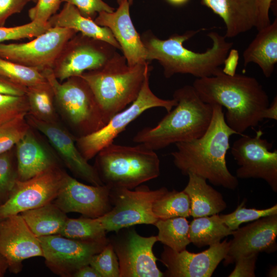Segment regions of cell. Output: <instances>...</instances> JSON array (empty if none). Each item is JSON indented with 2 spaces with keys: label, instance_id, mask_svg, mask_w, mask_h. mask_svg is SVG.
I'll use <instances>...</instances> for the list:
<instances>
[{
  "label": "cell",
  "instance_id": "d590c367",
  "mask_svg": "<svg viewBox=\"0 0 277 277\" xmlns=\"http://www.w3.org/2000/svg\"><path fill=\"white\" fill-rule=\"evenodd\" d=\"M48 22L31 21L23 25L6 27L0 26V43L12 40L35 37L50 28Z\"/></svg>",
  "mask_w": 277,
  "mask_h": 277
},
{
  "label": "cell",
  "instance_id": "3957f363",
  "mask_svg": "<svg viewBox=\"0 0 277 277\" xmlns=\"http://www.w3.org/2000/svg\"><path fill=\"white\" fill-rule=\"evenodd\" d=\"M204 29L174 34L165 39L158 38L150 31H146L141 37L146 61H157L168 78L176 74H188L196 78L214 75L222 69L221 66L233 44L227 41L224 35L211 31L207 35L212 45L205 52H195L184 46L186 41Z\"/></svg>",
  "mask_w": 277,
  "mask_h": 277
},
{
  "label": "cell",
  "instance_id": "ee69618b",
  "mask_svg": "<svg viewBox=\"0 0 277 277\" xmlns=\"http://www.w3.org/2000/svg\"><path fill=\"white\" fill-rule=\"evenodd\" d=\"M273 0H256L258 8V21L256 28L259 30L270 23L269 10Z\"/></svg>",
  "mask_w": 277,
  "mask_h": 277
},
{
  "label": "cell",
  "instance_id": "8fae6325",
  "mask_svg": "<svg viewBox=\"0 0 277 277\" xmlns=\"http://www.w3.org/2000/svg\"><path fill=\"white\" fill-rule=\"evenodd\" d=\"M118 259L120 277H162L153 247L156 236H143L131 227L122 228L108 238Z\"/></svg>",
  "mask_w": 277,
  "mask_h": 277
},
{
  "label": "cell",
  "instance_id": "4316f807",
  "mask_svg": "<svg viewBox=\"0 0 277 277\" xmlns=\"http://www.w3.org/2000/svg\"><path fill=\"white\" fill-rule=\"evenodd\" d=\"M28 227L37 237L60 234L67 217L54 203L20 213Z\"/></svg>",
  "mask_w": 277,
  "mask_h": 277
},
{
  "label": "cell",
  "instance_id": "6da1fadb",
  "mask_svg": "<svg viewBox=\"0 0 277 277\" xmlns=\"http://www.w3.org/2000/svg\"><path fill=\"white\" fill-rule=\"evenodd\" d=\"M192 86L204 102L225 107L226 123L241 135L264 120L263 112L269 105L263 86L250 76H230L221 69L213 75L196 78Z\"/></svg>",
  "mask_w": 277,
  "mask_h": 277
},
{
  "label": "cell",
  "instance_id": "f35d334b",
  "mask_svg": "<svg viewBox=\"0 0 277 277\" xmlns=\"http://www.w3.org/2000/svg\"><path fill=\"white\" fill-rule=\"evenodd\" d=\"M17 177L8 152L0 154V200L9 196Z\"/></svg>",
  "mask_w": 277,
  "mask_h": 277
},
{
  "label": "cell",
  "instance_id": "60d3db41",
  "mask_svg": "<svg viewBox=\"0 0 277 277\" xmlns=\"http://www.w3.org/2000/svg\"><path fill=\"white\" fill-rule=\"evenodd\" d=\"M75 7L84 16L94 19L97 14L103 11L113 12L115 9L103 0H61Z\"/></svg>",
  "mask_w": 277,
  "mask_h": 277
},
{
  "label": "cell",
  "instance_id": "7402d4cb",
  "mask_svg": "<svg viewBox=\"0 0 277 277\" xmlns=\"http://www.w3.org/2000/svg\"><path fill=\"white\" fill-rule=\"evenodd\" d=\"M201 3L223 19L226 38L235 37L256 27V0H201Z\"/></svg>",
  "mask_w": 277,
  "mask_h": 277
},
{
  "label": "cell",
  "instance_id": "f907efd6",
  "mask_svg": "<svg viewBox=\"0 0 277 277\" xmlns=\"http://www.w3.org/2000/svg\"><path fill=\"white\" fill-rule=\"evenodd\" d=\"M277 267L276 266H274L272 267L268 273V276L274 277L277 275Z\"/></svg>",
  "mask_w": 277,
  "mask_h": 277
},
{
  "label": "cell",
  "instance_id": "816d5d0a",
  "mask_svg": "<svg viewBox=\"0 0 277 277\" xmlns=\"http://www.w3.org/2000/svg\"><path fill=\"white\" fill-rule=\"evenodd\" d=\"M26 1L27 3L28 2H33V3H36L37 1V0H25Z\"/></svg>",
  "mask_w": 277,
  "mask_h": 277
},
{
  "label": "cell",
  "instance_id": "ab89813d",
  "mask_svg": "<svg viewBox=\"0 0 277 277\" xmlns=\"http://www.w3.org/2000/svg\"><path fill=\"white\" fill-rule=\"evenodd\" d=\"M61 0H37L35 5L28 11L31 21L47 23L58 10Z\"/></svg>",
  "mask_w": 277,
  "mask_h": 277
},
{
  "label": "cell",
  "instance_id": "681fc988",
  "mask_svg": "<svg viewBox=\"0 0 277 277\" xmlns=\"http://www.w3.org/2000/svg\"><path fill=\"white\" fill-rule=\"evenodd\" d=\"M169 3L174 6H182L187 3L189 0H166Z\"/></svg>",
  "mask_w": 277,
  "mask_h": 277
},
{
  "label": "cell",
  "instance_id": "ac0fdd59",
  "mask_svg": "<svg viewBox=\"0 0 277 277\" xmlns=\"http://www.w3.org/2000/svg\"><path fill=\"white\" fill-rule=\"evenodd\" d=\"M228 251L224 258L226 266L239 258L265 252L272 253L276 250L277 214L264 216L232 233Z\"/></svg>",
  "mask_w": 277,
  "mask_h": 277
},
{
  "label": "cell",
  "instance_id": "1f68e13d",
  "mask_svg": "<svg viewBox=\"0 0 277 277\" xmlns=\"http://www.w3.org/2000/svg\"><path fill=\"white\" fill-rule=\"evenodd\" d=\"M106 231L97 218L67 217L60 233L63 236L77 240L97 241L106 239Z\"/></svg>",
  "mask_w": 277,
  "mask_h": 277
},
{
  "label": "cell",
  "instance_id": "83f0119b",
  "mask_svg": "<svg viewBox=\"0 0 277 277\" xmlns=\"http://www.w3.org/2000/svg\"><path fill=\"white\" fill-rule=\"evenodd\" d=\"M232 231L222 222L220 215L215 214L194 218L189 224V237L190 243L201 248L221 242Z\"/></svg>",
  "mask_w": 277,
  "mask_h": 277
},
{
  "label": "cell",
  "instance_id": "d6a6232c",
  "mask_svg": "<svg viewBox=\"0 0 277 277\" xmlns=\"http://www.w3.org/2000/svg\"><path fill=\"white\" fill-rule=\"evenodd\" d=\"M0 75L26 87L46 82L43 71L0 57Z\"/></svg>",
  "mask_w": 277,
  "mask_h": 277
},
{
  "label": "cell",
  "instance_id": "d4e9b609",
  "mask_svg": "<svg viewBox=\"0 0 277 277\" xmlns=\"http://www.w3.org/2000/svg\"><path fill=\"white\" fill-rule=\"evenodd\" d=\"M16 146L18 180H29L55 166L50 155L30 130Z\"/></svg>",
  "mask_w": 277,
  "mask_h": 277
},
{
  "label": "cell",
  "instance_id": "52a82bcc",
  "mask_svg": "<svg viewBox=\"0 0 277 277\" xmlns=\"http://www.w3.org/2000/svg\"><path fill=\"white\" fill-rule=\"evenodd\" d=\"M43 72L52 89L55 102L80 136L95 132L106 124L92 91L81 76L72 77L62 83L52 69Z\"/></svg>",
  "mask_w": 277,
  "mask_h": 277
},
{
  "label": "cell",
  "instance_id": "f546056e",
  "mask_svg": "<svg viewBox=\"0 0 277 277\" xmlns=\"http://www.w3.org/2000/svg\"><path fill=\"white\" fill-rule=\"evenodd\" d=\"M154 225L158 229L157 241L173 250L183 251L190 243L189 224L186 217L158 219Z\"/></svg>",
  "mask_w": 277,
  "mask_h": 277
},
{
  "label": "cell",
  "instance_id": "4dcf8cb0",
  "mask_svg": "<svg viewBox=\"0 0 277 277\" xmlns=\"http://www.w3.org/2000/svg\"><path fill=\"white\" fill-rule=\"evenodd\" d=\"M152 210L157 219L188 217L190 216V200L183 190H168L154 202Z\"/></svg>",
  "mask_w": 277,
  "mask_h": 277
},
{
  "label": "cell",
  "instance_id": "44dd1931",
  "mask_svg": "<svg viewBox=\"0 0 277 277\" xmlns=\"http://www.w3.org/2000/svg\"><path fill=\"white\" fill-rule=\"evenodd\" d=\"M28 124L42 133L49 141L69 169L77 177L93 185H103L95 167L88 163L78 149L75 140L55 123L28 117Z\"/></svg>",
  "mask_w": 277,
  "mask_h": 277
},
{
  "label": "cell",
  "instance_id": "277c9868",
  "mask_svg": "<svg viewBox=\"0 0 277 277\" xmlns=\"http://www.w3.org/2000/svg\"><path fill=\"white\" fill-rule=\"evenodd\" d=\"M173 98L177 101L174 108L155 126L138 131L134 142L155 151L199 138L205 132L212 118V105L204 102L192 85L176 89Z\"/></svg>",
  "mask_w": 277,
  "mask_h": 277
},
{
  "label": "cell",
  "instance_id": "5b68a950",
  "mask_svg": "<svg viewBox=\"0 0 277 277\" xmlns=\"http://www.w3.org/2000/svg\"><path fill=\"white\" fill-rule=\"evenodd\" d=\"M148 63L129 66L124 56L116 52L102 67L80 76L92 91L105 123L136 98L150 72Z\"/></svg>",
  "mask_w": 277,
  "mask_h": 277
},
{
  "label": "cell",
  "instance_id": "8d00e7d4",
  "mask_svg": "<svg viewBox=\"0 0 277 277\" xmlns=\"http://www.w3.org/2000/svg\"><path fill=\"white\" fill-rule=\"evenodd\" d=\"M28 112L26 95L17 96L0 93V125L21 115H27Z\"/></svg>",
  "mask_w": 277,
  "mask_h": 277
},
{
  "label": "cell",
  "instance_id": "ba28073f",
  "mask_svg": "<svg viewBox=\"0 0 277 277\" xmlns=\"http://www.w3.org/2000/svg\"><path fill=\"white\" fill-rule=\"evenodd\" d=\"M149 75L150 72L147 74L137 97L130 106L115 114L98 130L77 138L76 145L87 161L112 143L130 123L145 111L161 107L169 112L176 105L177 101L174 98L165 100L154 94L149 86Z\"/></svg>",
  "mask_w": 277,
  "mask_h": 277
},
{
  "label": "cell",
  "instance_id": "ffe728a7",
  "mask_svg": "<svg viewBox=\"0 0 277 277\" xmlns=\"http://www.w3.org/2000/svg\"><path fill=\"white\" fill-rule=\"evenodd\" d=\"M130 4L125 0L113 12L98 13L94 19L98 25L108 28L119 44L128 65L148 62L141 37L130 15Z\"/></svg>",
  "mask_w": 277,
  "mask_h": 277
},
{
  "label": "cell",
  "instance_id": "7dc6e473",
  "mask_svg": "<svg viewBox=\"0 0 277 277\" xmlns=\"http://www.w3.org/2000/svg\"><path fill=\"white\" fill-rule=\"evenodd\" d=\"M75 277H101L100 274L90 265L88 264L79 268L73 274Z\"/></svg>",
  "mask_w": 277,
  "mask_h": 277
},
{
  "label": "cell",
  "instance_id": "f1b7e54d",
  "mask_svg": "<svg viewBox=\"0 0 277 277\" xmlns=\"http://www.w3.org/2000/svg\"><path fill=\"white\" fill-rule=\"evenodd\" d=\"M26 96L29 106L28 114L42 121L55 123L56 113L52 89L47 81L27 87Z\"/></svg>",
  "mask_w": 277,
  "mask_h": 277
},
{
  "label": "cell",
  "instance_id": "db71d44e",
  "mask_svg": "<svg viewBox=\"0 0 277 277\" xmlns=\"http://www.w3.org/2000/svg\"><path fill=\"white\" fill-rule=\"evenodd\" d=\"M128 3H129L130 5H131L133 3V0H128Z\"/></svg>",
  "mask_w": 277,
  "mask_h": 277
},
{
  "label": "cell",
  "instance_id": "f5cc1de1",
  "mask_svg": "<svg viewBox=\"0 0 277 277\" xmlns=\"http://www.w3.org/2000/svg\"><path fill=\"white\" fill-rule=\"evenodd\" d=\"M125 0H116L118 5L122 4Z\"/></svg>",
  "mask_w": 277,
  "mask_h": 277
},
{
  "label": "cell",
  "instance_id": "7bdbcfd3",
  "mask_svg": "<svg viewBox=\"0 0 277 277\" xmlns=\"http://www.w3.org/2000/svg\"><path fill=\"white\" fill-rule=\"evenodd\" d=\"M28 3L25 0H0V26L11 15L21 12Z\"/></svg>",
  "mask_w": 277,
  "mask_h": 277
},
{
  "label": "cell",
  "instance_id": "d6986e66",
  "mask_svg": "<svg viewBox=\"0 0 277 277\" xmlns=\"http://www.w3.org/2000/svg\"><path fill=\"white\" fill-rule=\"evenodd\" d=\"M0 255L13 269L18 268L26 259L43 256L38 239L19 214L0 222Z\"/></svg>",
  "mask_w": 277,
  "mask_h": 277
},
{
  "label": "cell",
  "instance_id": "7c38bea8",
  "mask_svg": "<svg viewBox=\"0 0 277 277\" xmlns=\"http://www.w3.org/2000/svg\"><path fill=\"white\" fill-rule=\"evenodd\" d=\"M259 130L253 136L242 134L232 144L231 152L239 168V179H261L277 192V150L271 151L272 144L262 136Z\"/></svg>",
  "mask_w": 277,
  "mask_h": 277
},
{
  "label": "cell",
  "instance_id": "9a60e30c",
  "mask_svg": "<svg viewBox=\"0 0 277 277\" xmlns=\"http://www.w3.org/2000/svg\"><path fill=\"white\" fill-rule=\"evenodd\" d=\"M46 263L58 274L73 276L81 267L89 264L92 257L100 252L109 240L81 241L60 234L38 238Z\"/></svg>",
  "mask_w": 277,
  "mask_h": 277
},
{
  "label": "cell",
  "instance_id": "e0dca14e",
  "mask_svg": "<svg viewBox=\"0 0 277 277\" xmlns=\"http://www.w3.org/2000/svg\"><path fill=\"white\" fill-rule=\"evenodd\" d=\"M229 245L226 239L197 253L186 249L178 252L164 246L160 259L167 268L164 276L210 277L226 256Z\"/></svg>",
  "mask_w": 277,
  "mask_h": 277
},
{
  "label": "cell",
  "instance_id": "2e32d148",
  "mask_svg": "<svg viewBox=\"0 0 277 277\" xmlns=\"http://www.w3.org/2000/svg\"><path fill=\"white\" fill-rule=\"evenodd\" d=\"M111 188L87 185L65 173L54 204L65 213L77 212L91 218L100 217L111 208Z\"/></svg>",
  "mask_w": 277,
  "mask_h": 277
},
{
  "label": "cell",
  "instance_id": "b9f144b4",
  "mask_svg": "<svg viewBox=\"0 0 277 277\" xmlns=\"http://www.w3.org/2000/svg\"><path fill=\"white\" fill-rule=\"evenodd\" d=\"M259 254L239 258L234 262L235 266L229 277H254L255 264Z\"/></svg>",
  "mask_w": 277,
  "mask_h": 277
},
{
  "label": "cell",
  "instance_id": "8992f818",
  "mask_svg": "<svg viewBox=\"0 0 277 277\" xmlns=\"http://www.w3.org/2000/svg\"><path fill=\"white\" fill-rule=\"evenodd\" d=\"M96 155V172L103 184L111 188L133 189L160 174L157 154L142 144L129 146L112 143Z\"/></svg>",
  "mask_w": 277,
  "mask_h": 277
},
{
  "label": "cell",
  "instance_id": "836d02e7",
  "mask_svg": "<svg viewBox=\"0 0 277 277\" xmlns=\"http://www.w3.org/2000/svg\"><path fill=\"white\" fill-rule=\"evenodd\" d=\"M244 201L236 209L229 214L220 215V218L229 229L233 231L238 229L241 224L253 221L261 217L277 214V205L264 209L247 208Z\"/></svg>",
  "mask_w": 277,
  "mask_h": 277
},
{
  "label": "cell",
  "instance_id": "cb8c5ba5",
  "mask_svg": "<svg viewBox=\"0 0 277 277\" xmlns=\"http://www.w3.org/2000/svg\"><path fill=\"white\" fill-rule=\"evenodd\" d=\"M51 27L67 28L82 35L106 42L116 49L120 46L110 30L97 24L90 18L83 16L74 6L65 3L59 13L55 14L48 21Z\"/></svg>",
  "mask_w": 277,
  "mask_h": 277
},
{
  "label": "cell",
  "instance_id": "c3c4849f",
  "mask_svg": "<svg viewBox=\"0 0 277 277\" xmlns=\"http://www.w3.org/2000/svg\"><path fill=\"white\" fill-rule=\"evenodd\" d=\"M263 118H268L274 120H277V97H274L270 105H269L264 110Z\"/></svg>",
  "mask_w": 277,
  "mask_h": 277
},
{
  "label": "cell",
  "instance_id": "7a4b0ae2",
  "mask_svg": "<svg viewBox=\"0 0 277 277\" xmlns=\"http://www.w3.org/2000/svg\"><path fill=\"white\" fill-rule=\"evenodd\" d=\"M212 106V118L205 132L199 138L175 144L173 162L185 175L192 173L213 185L234 190L238 180L228 170L226 156L230 136L237 133L226 123L223 107Z\"/></svg>",
  "mask_w": 277,
  "mask_h": 277
},
{
  "label": "cell",
  "instance_id": "74e56055",
  "mask_svg": "<svg viewBox=\"0 0 277 277\" xmlns=\"http://www.w3.org/2000/svg\"><path fill=\"white\" fill-rule=\"evenodd\" d=\"M89 265L101 277H120V266L117 257L109 242L99 253L94 255Z\"/></svg>",
  "mask_w": 277,
  "mask_h": 277
},
{
  "label": "cell",
  "instance_id": "bcb514c9",
  "mask_svg": "<svg viewBox=\"0 0 277 277\" xmlns=\"http://www.w3.org/2000/svg\"><path fill=\"white\" fill-rule=\"evenodd\" d=\"M239 57L238 50L231 48L223 61L222 72L230 76L235 75L239 64Z\"/></svg>",
  "mask_w": 277,
  "mask_h": 277
},
{
  "label": "cell",
  "instance_id": "5bb4252c",
  "mask_svg": "<svg viewBox=\"0 0 277 277\" xmlns=\"http://www.w3.org/2000/svg\"><path fill=\"white\" fill-rule=\"evenodd\" d=\"M64 173L55 165L29 180L17 179L6 201L0 205V220L51 203Z\"/></svg>",
  "mask_w": 277,
  "mask_h": 277
},
{
  "label": "cell",
  "instance_id": "e575fe53",
  "mask_svg": "<svg viewBox=\"0 0 277 277\" xmlns=\"http://www.w3.org/2000/svg\"><path fill=\"white\" fill-rule=\"evenodd\" d=\"M27 115H21L0 125V154L16 145L30 130L25 119Z\"/></svg>",
  "mask_w": 277,
  "mask_h": 277
},
{
  "label": "cell",
  "instance_id": "4fadbf2b",
  "mask_svg": "<svg viewBox=\"0 0 277 277\" xmlns=\"http://www.w3.org/2000/svg\"><path fill=\"white\" fill-rule=\"evenodd\" d=\"M77 33L67 43L53 67V72L61 82L100 69L116 52L117 49L106 42Z\"/></svg>",
  "mask_w": 277,
  "mask_h": 277
},
{
  "label": "cell",
  "instance_id": "30bf717a",
  "mask_svg": "<svg viewBox=\"0 0 277 277\" xmlns=\"http://www.w3.org/2000/svg\"><path fill=\"white\" fill-rule=\"evenodd\" d=\"M76 33L67 28L50 27L30 42L0 43V57L42 71L52 69L67 43Z\"/></svg>",
  "mask_w": 277,
  "mask_h": 277
},
{
  "label": "cell",
  "instance_id": "9c48e42d",
  "mask_svg": "<svg viewBox=\"0 0 277 277\" xmlns=\"http://www.w3.org/2000/svg\"><path fill=\"white\" fill-rule=\"evenodd\" d=\"M125 188H111L109 193L111 209L96 217L107 232H116L138 224L154 225L157 219L152 207L154 202L168 189L162 187L151 190L146 185H139L134 190Z\"/></svg>",
  "mask_w": 277,
  "mask_h": 277
},
{
  "label": "cell",
  "instance_id": "603a6c76",
  "mask_svg": "<svg viewBox=\"0 0 277 277\" xmlns=\"http://www.w3.org/2000/svg\"><path fill=\"white\" fill-rule=\"evenodd\" d=\"M244 65L256 64L264 75L271 76L277 63V19L258 33L243 54Z\"/></svg>",
  "mask_w": 277,
  "mask_h": 277
},
{
  "label": "cell",
  "instance_id": "f6af8a7d",
  "mask_svg": "<svg viewBox=\"0 0 277 277\" xmlns=\"http://www.w3.org/2000/svg\"><path fill=\"white\" fill-rule=\"evenodd\" d=\"M26 90L27 87L17 84L0 75V93L24 96L26 95Z\"/></svg>",
  "mask_w": 277,
  "mask_h": 277
},
{
  "label": "cell",
  "instance_id": "484cf974",
  "mask_svg": "<svg viewBox=\"0 0 277 277\" xmlns=\"http://www.w3.org/2000/svg\"><path fill=\"white\" fill-rule=\"evenodd\" d=\"M188 183L184 189L190 202V216L194 218L218 214L227 204L222 194L207 183L206 180L195 174L188 175Z\"/></svg>",
  "mask_w": 277,
  "mask_h": 277
}]
</instances>
